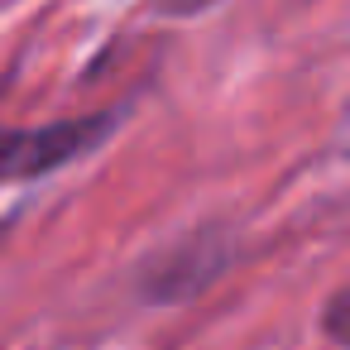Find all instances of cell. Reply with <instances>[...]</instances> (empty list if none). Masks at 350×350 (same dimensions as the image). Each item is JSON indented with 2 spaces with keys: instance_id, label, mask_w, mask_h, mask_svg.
<instances>
[{
  "instance_id": "obj_4",
  "label": "cell",
  "mask_w": 350,
  "mask_h": 350,
  "mask_svg": "<svg viewBox=\"0 0 350 350\" xmlns=\"http://www.w3.org/2000/svg\"><path fill=\"white\" fill-rule=\"evenodd\" d=\"M202 5H211V0H173L163 15H192V10H202Z\"/></svg>"
},
{
  "instance_id": "obj_2",
  "label": "cell",
  "mask_w": 350,
  "mask_h": 350,
  "mask_svg": "<svg viewBox=\"0 0 350 350\" xmlns=\"http://www.w3.org/2000/svg\"><path fill=\"white\" fill-rule=\"evenodd\" d=\"M226 240L216 230H192L178 245H168L163 254H154L139 273V293L149 302H183L197 288H206L221 269H226Z\"/></svg>"
},
{
  "instance_id": "obj_1",
  "label": "cell",
  "mask_w": 350,
  "mask_h": 350,
  "mask_svg": "<svg viewBox=\"0 0 350 350\" xmlns=\"http://www.w3.org/2000/svg\"><path fill=\"white\" fill-rule=\"evenodd\" d=\"M111 135H116V111L63 116L49 125H0V187L53 178L68 163L96 154Z\"/></svg>"
},
{
  "instance_id": "obj_3",
  "label": "cell",
  "mask_w": 350,
  "mask_h": 350,
  "mask_svg": "<svg viewBox=\"0 0 350 350\" xmlns=\"http://www.w3.org/2000/svg\"><path fill=\"white\" fill-rule=\"evenodd\" d=\"M321 336L331 340V345H340V350H350V278L340 283V288H331V297L321 302Z\"/></svg>"
}]
</instances>
